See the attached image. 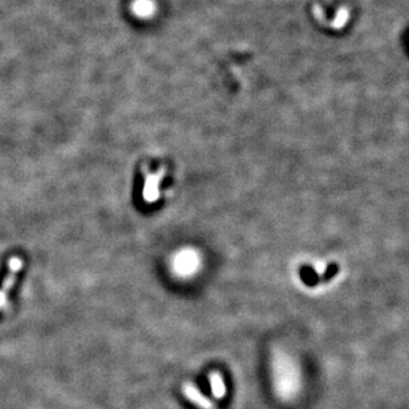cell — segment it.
<instances>
[{
    "instance_id": "6da1fadb",
    "label": "cell",
    "mask_w": 409,
    "mask_h": 409,
    "mask_svg": "<svg viewBox=\"0 0 409 409\" xmlns=\"http://www.w3.org/2000/svg\"><path fill=\"white\" fill-rule=\"evenodd\" d=\"M300 278L302 282L305 283L306 286L314 287L317 286L319 281V275H318L317 270L314 269L313 266L305 265L300 269Z\"/></svg>"
},
{
    "instance_id": "7a4b0ae2",
    "label": "cell",
    "mask_w": 409,
    "mask_h": 409,
    "mask_svg": "<svg viewBox=\"0 0 409 409\" xmlns=\"http://www.w3.org/2000/svg\"><path fill=\"white\" fill-rule=\"evenodd\" d=\"M338 272H339V265L336 262H331L330 265L326 268V270L323 272L322 277H319V281L325 283L330 282L331 279L338 274Z\"/></svg>"
},
{
    "instance_id": "3957f363",
    "label": "cell",
    "mask_w": 409,
    "mask_h": 409,
    "mask_svg": "<svg viewBox=\"0 0 409 409\" xmlns=\"http://www.w3.org/2000/svg\"><path fill=\"white\" fill-rule=\"evenodd\" d=\"M197 387L200 388L201 393H203L204 396H211L212 388H211V383H209L208 378H207L205 375H201V376L197 378Z\"/></svg>"
}]
</instances>
